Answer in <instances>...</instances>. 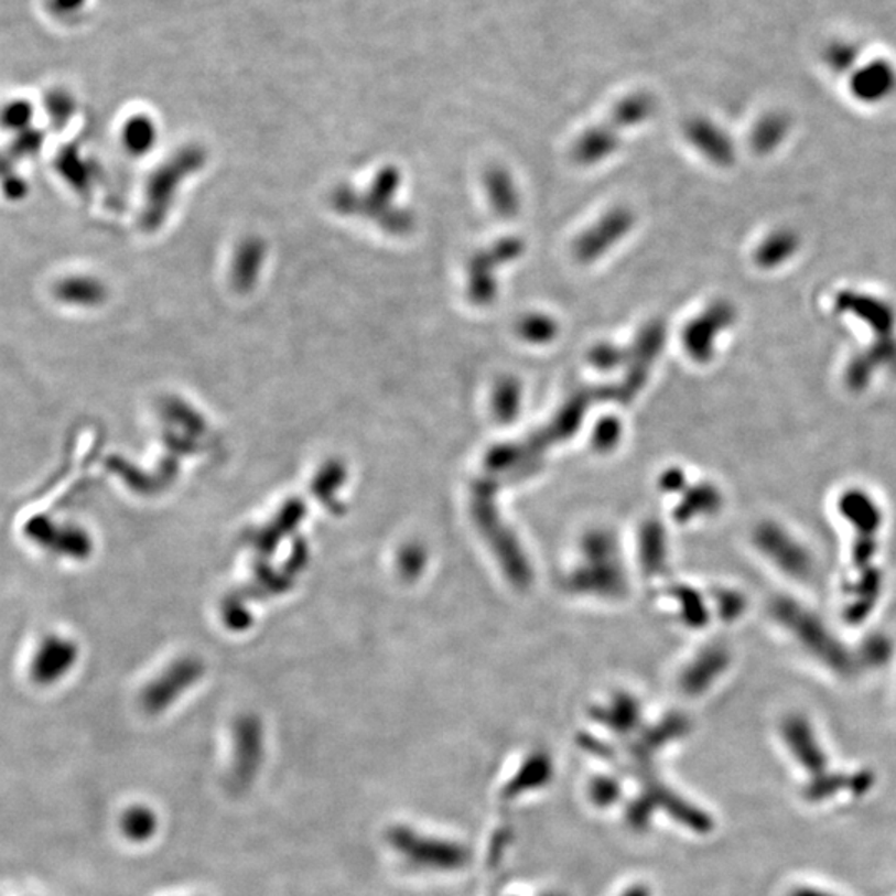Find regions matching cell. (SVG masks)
I'll use <instances>...</instances> for the list:
<instances>
[{"mask_svg": "<svg viewBox=\"0 0 896 896\" xmlns=\"http://www.w3.org/2000/svg\"><path fill=\"white\" fill-rule=\"evenodd\" d=\"M387 842L410 865L429 872H455L471 862V850L462 843L422 835L406 825L392 827Z\"/></svg>", "mask_w": 896, "mask_h": 896, "instance_id": "obj_1", "label": "cell"}, {"mask_svg": "<svg viewBox=\"0 0 896 896\" xmlns=\"http://www.w3.org/2000/svg\"><path fill=\"white\" fill-rule=\"evenodd\" d=\"M635 218L626 208L613 209L602 222L587 229L574 246V256L581 262L594 261L597 256L608 251L616 241L631 228Z\"/></svg>", "mask_w": 896, "mask_h": 896, "instance_id": "obj_2", "label": "cell"}, {"mask_svg": "<svg viewBox=\"0 0 896 896\" xmlns=\"http://www.w3.org/2000/svg\"><path fill=\"white\" fill-rule=\"evenodd\" d=\"M77 659L74 643L61 636H48L39 646L31 662V678L35 684L48 686L64 678Z\"/></svg>", "mask_w": 896, "mask_h": 896, "instance_id": "obj_3", "label": "cell"}, {"mask_svg": "<svg viewBox=\"0 0 896 896\" xmlns=\"http://www.w3.org/2000/svg\"><path fill=\"white\" fill-rule=\"evenodd\" d=\"M873 784L875 777L866 770L855 774L827 773L810 779L803 787L802 796L810 803H822L835 799L840 794L863 797L872 790Z\"/></svg>", "mask_w": 896, "mask_h": 896, "instance_id": "obj_4", "label": "cell"}, {"mask_svg": "<svg viewBox=\"0 0 896 896\" xmlns=\"http://www.w3.org/2000/svg\"><path fill=\"white\" fill-rule=\"evenodd\" d=\"M25 535L39 547L52 553L82 557L87 550V541L77 528L54 523L47 517H34L25 525Z\"/></svg>", "mask_w": 896, "mask_h": 896, "instance_id": "obj_5", "label": "cell"}, {"mask_svg": "<svg viewBox=\"0 0 896 896\" xmlns=\"http://www.w3.org/2000/svg\"><path fill=\"white\" fill-rule=\"evenodd\" d=\"M784 735H786L790 753L796 757L799 766L809 774L810 779L829 773L827 770L829 760H827L825 753L806 722L790 721Z\"/></svg>", "mask_w": 896, "mask_h": 896, "instance_id": "obj_6", "label": "cell"}, {"mask_svg": "<svg viewBox=\"0 0 896 896\" xmlns=\"http://www.w3.org/2000/svg\"><path fill=\"white\" fill-rule=\"evenodd\" d=\"M521 251V245L515 239H508L504 245L492 251L482 252L481 256L474 259L471 266V295L474 303L488 304L495 295L494 281H492V266L500 265L501 259H508L517 256Z\"/></svg>", "mask_w": 896, "mask_h": 896, "instance_id": "obj_7", "label": "cell"}, {"mask_svg": "<svg viewBox=\"0 0 896 896\" xmlns=\"http://www.w3.org/2000/svg\"><path fill=\"white\" fill-rule=\"evenodd\" d=\"M646 792L655 799L656 807H661L676 822L688 827L692 832L699 833V835H708L714 830V819L708 812L692 806L689 800L676 796L671 790L661 786H652Z\"/></svg>", "mask_w": 896, "mask_h": 896, "instance_id": "obj_8", "label": "cell"}, {"mask_svg": "<svg viewBox=\"0 0 896 896\" xmlns=\"http://www.w3.org/2000/svg\"><path fill=\"white\" fill-rule=\"evenodd\" d=\"M896 72L889 62L878 58L870 62L865 67L855 72L852 80V88L859 97L873 98L885 97L895 88Z\"/></svg>", "mask_w": 896, "mask_h": 896, "instance_id": "obj_9", "label": "cell"}, {"mask_svg": "<svg viewBox=\"0 0 896 896\" xmlns=\"http://www.w3.org/2000/svg\"><path fill=\"white\" fill-rule=\"evenodd\" d=\"M553 776V766L543 754L531 756L515 774L514 779L505 786L504 799H517L523 794L533 792L547 786Z\"/></svg>", "mask_w": 896, "mask_h": 896, "instance_id": "obj_10", "label": "cell"}, {"mask_svg": "<svg viewBox=\"0 0 896 896\" xmlns=\"http://www.w3.org/2000/svg\"><path fill=\"white\" fill-rule=\"evenodd\" d=\"M485 185H487L492 208L497 215H500L501 218L517 215L518 208H520V196H518L517 186L507 170L492 169L485 176Z\"/></svg>", "mask_w": 896, "mask_h": 896, "instance_id": "obj_11", "label": "cell"}, {"mask_svg": "<svg viewBox=\"0 0 896 896\" xmlns=\"http://www.w3.org/2000/svg\"><path fill=\"white\" fill-rule=\"evenodd\" d=\"M156 829H159V817L148 807H131L121 819V830L133 842H147L155 835Z\"/></svg>", "mask_w": 896, "mask_h": 896, "instance_id": "obj_12", "label": "cell"}, {"mask_svg": "<svg viewBox=\"0 0 896 896\" xmlns=\"http://www.w3.org/2000/svg\"><path fill=\"white\" fill-rule=\"evenodd\" d=\"M517 330L521 339L533 344L550 343L558 333L557 323L544 314H530V316L521 317Z\"/></svg>", "mask_w": 896, "mask_h": 896, "instance_id": "obj_13", "label": "cell"}, {"mask_svg": "<svg viewBox=\"0 0 896 896\" xmlns=\"http://www.w3.org/2000/svg\"><path fill=\"white\" fill-rule=\"evenodd\" d=\"M860 55H862V48H860V45L855 44V42L833 41L832 44H829V47L825 48L823 58H825L827 65H829L832 71L846 72L856 64Z\"/></svg>", "mask_w": 896, "mask_h": 896, "instance_id": "obj_14", "label": "cell"}, {"mask_svg": "<svg viewBox=\"0 0 896 896\" xmlns=\"http://www.w3.org/2000/svg\"><path fill=\"white\" fill-rule=\"evenodd\" d=\"M590 799L597 809H609L622 799V786L618 780L608 776H600L590 784Z\"/></svg>", "mask_w": 896, "mask_h": 896, "instance_id": "obj_15", "label": "cell"}, {"mask_svg": "<svg viewBox=\"0 0 896 896\" xmlns=\"http://www.w3.org/2000/svg\"><path fill=\"white\" fill-rule=\"evenodd\" d=\"M656 809H658V807H656L655 799L645 790V794L638 797V799L628 807V810H626V819H628L629 825H631L633 829L641 830L648 825L652 812H655Z\"/></svg>", "mask_w": 896, "mask_h": 896, "instance_id": "obj_16", "label": "cell"}, {"mask_svg": "<svg viewBox=\"0 0 896 896\" xmlns=\"http://www.w3.org/2000/svg\"><path fill=\"white\" fill-rule=\"evenodd\" d=\"M518 399H520V387L514 379L501 380L495 392V407L498 409L500 417L514 415L518 407Z\"/></svg>", "mask_w": 896, "mask_h": 896, "instance_id": "obj_17", "label": "cell"}, {"mask_svg": "<svg viewBox=\"0 0 896 896\" xmlns=\"http://www.w3.org/2000/svg\"><path fill=\"white\" fill-rule=\"evenodd\" d=\"M2 123L6 128H22L31 121L32 108L28 101H14L2 110Z\"/></svg>", "mask_w": 896, "mask_h": 896, "instance_id": "obj_18", "label": "cell"}, {"mask_svg": "<svg viewBox=\"0 0 896 896\" xmlns=\"http://www.w3.org/2000/svg\"><path fill=\"white\" fill-rule=\"evenodd\" d=\"M591 363L594 366L600 367V369H613V367L619 366V364L625 363L626 354L623 350L616 349V347L608 346H600L591 353Z\"/></svg>", "mask_w": 896, "mask_h": 896, "instance_id": "obj_19", "label": "cell"}, {"mask_svg": "<svg viewBox=\"0 0 896 896\" xmlns=\"http://www.w3.org/2000/svg\"><path fill=\"white\" fill-rule=\"evenodd\" d=\"M84 4L85 0H51V9L57 14H72Z\"/></svg>", "mask_w": 896, "mask_h": 896, "instance_id": "obj_20", "label": "cell"}, {"mask_svg": "<svg viewBox=\"0 0 896 896\" xmlns=\"http://www.w3.org/2000/svg\"><path fill=\"white\" fill-rule=\"evenodd\" d=\"M789 896H839L835 893L827 892V889L817 888V886H799L792 889Z\"/></svg>", "mask_w": 896, "mask_h": 896, "instance_id": "obj_21", "label": "cell"}, {"mask_svg": "<svg viewBox=\"0 0 896 896\" xmlns=\"http://www.w3.org/2000/svg\"><path fill=\"white\" fill-rule=\"evenodd\" d=\"M619 896H652L651 889H649L648 885H643V883H638V885L629 886L626 888L625 892L622 893Z\"/></svg>", "mask_w": 896, "mask_h": 896, "instance_id": "obj_22", "label": "cell"}, {"mask_svg": "<svg viewBox=\"0 0 896 896\" xmlns=\"http://www.w3.org/2000/svg\"><path fill=\"white\" fill-rule=\"evenodd\" d=\"M541 896H564V895H561V893H547V895Z\"/></svg>", "mask_w": 896, "mask_h": 896, "instance_id": "obj_23", "label": "cell"}]
</instances>
